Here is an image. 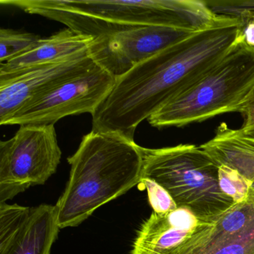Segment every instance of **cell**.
Here are the masks:
<instances>
[{
    "instance_id": "obj_11",
    "label": "cell",
    "mask_w": 254,
    "mask_h": 254,
    "mask_svg": "<svg viewBox=\"0 0 254 254\" xmlns=\"http://www.w3.org/2000/svg\"><path fill=\"white\" fill-rule=\"evenodd\" d=\"M96 65L87 56L40 66L0 82V126H5L14 114L37 98Z\"/></svg>"
},
{
    "instance_id": "obj_13",
    "label": "cell",
    "mask_w": 254,
    "mask_h": 254,
    "mask_svg": "<svg viewBox=\"0 0 254 254\" xmlns=\"http://www.w3.org/2000/svg\"><path fill=\"white\" fill-rule=\"evenodd\" d=\"M197 254H254V192L235 203L216 221V227Z\"/></svg>"
},
{
    "instance_id": "obj_17",
    "label": "cell",
    "mask_w": 254,
    "mask_h": 254,
    "mask_svg": "<svg viewBox=\"0 0 254 254\" xmlns=\"http://www.w3.org/2000/svg\"><path fill=\"white\" fill-rule=\"evenodd\" d=\"M141 184L146 189L148 200L154 212L166 213L178 209L170 194L161 186L148 178H142Z\"/></svg>"
},
{
    "instance_id": "obj_19",
    "label": "cell",
    "mask_w": 254,
    "mask_h": 254,
    "mask_svg": "<svg viewBox=\"0 0 254 254\" xmlns=\"http://www.w3.org/2000/svg\"><path fill=\"white\" fill-rule=\"evenodd\" d=\"M236 18L239 21L237 40L254 48V12L245 11Z\"/></svg>"
},
{
    "instance_id": "obj_16",
    "label": "cell",
    "mask_w": 254,
    "mask_h": 254,
    "mask_svg": "<svg viewBox=\"0 0 254 254\" xmlns=\"http://www.w3.org/2000/svg\"><path fill=\"white\" fill-rule=\"evenodd\" d=\"M218 181L221 191L231 197L235 203L248 198L251 184L237 171L224 165L218 166Z\"/></svg>"
},
{
    "instance_id": "obj_12",
    "label": "cell",
    "mask_w": 254,
    "mask_h": 254,
    "mask_svg": "<svg viewBox=\"0 0 254 254\" xmlns=\"http://www.w3.org/2000/svg\"><path fill=\"white\" fill-rule=\"evenodd\" d=\"M94 38L76 33L68 28L49 38H42L27 53L6 63L0 64V82L40 66L89 56L88 50Z\"/></svg>"
},
{
    "instance_id": "obj_14",
    "label": "cell",
    "mask_w": 254,
    "mask_h": 254,
    "mask_svg": "<svg viewBox=\"0 0 254 254\" xmlns=\"http://www.w3.org/2000/svg\"><path fill=\"white\" fill-rule=\"evenodd\" d=\"M200 147L218 166L224 165L239 172L249 181L254 192V137L223 123L214 137Z\"/></svg>"
},
{
    "instance_id": "obj_10",
    "label": "cell",
    "mask_w": 254,
    "mask_h": 254,
    "mask_svg": "<svg viewBox=\"0 0 254 254\" xmlns=\"http://www.w3.org/2000/svg\"><path fill=\"white\" fill-rule=\"evenodd\" d=\"M60 230L56 206L0 203V254H50Z\"/></svg>"
},
{
    "instance_id": "obj_3",
    "label": "cell",
    "mask_w": 254,
    "mask_h": 254,
    "mask_svg": "<svg viewBox=\"0 0 254 254\" xmlns=\"http://www.w3.org/2000/svg\"><path fill=\"white\" fill-rule=\"evenodd\" d=\"M76 33L96 38L122 29L160 26L198 32L217 19L204 0H1Z\"/></svg>"
},
{
    "instance_id": "obj_8",
    "label": "cell",
    "mask_w": 254,
    "mask_h": 254,
    "mask_svg": "<svg viewBox=\"0 0 254 254\" xmlns=\"http://www.w3.org/2000/svg\"><path fill=\"white\" fill-rule=\"evenodd\" d=\"M194 33L166 26L130 27L96 37L88 54L99 67L117 79Z\"/></svg>"
},
{
    "instance_id": "obj_2",
    "label": "cell",
    "mask_w": 254,
    "mask_h": 254,
    "mask_svg": "<svg viewBox=\"0 0 254 254\" xmlns=\"http://www.w3.org/2000/svg\"><path fill=\"white\" fill-rule=\"evenodd\" d=\"M67 160L69 180L56 204L60 229L80 225L142 178L141 146L118 133L92 130Z\"/></svg>"
},
{
    "instance_id": "obj_4",
    "label": "cell",
    "mask_w": 254,
    "mask_h": 254,
    "mask_svg": "<svg viewBox=\"0 0 254 254\" xmlns=\"http://www.w3.org/2000/svg\"><path fill=\"white\" fill-rule=\"evenodd\" d=\"M254 89V48L236 40L210 70L147 121L159 129L181 127L236 112Z\"/></svg>"
},
{
    "instance_id": "obj_15",
    "label": "cell",
    "mask_w": 254,
    "mask_h": 254,
    "mask_svg": "<svg viewBox=\"0 0 254 254\" xmlns=\"http://www.w3.org/2000/svg\"><path fill=\"white\" fill-rule=\"evenodd\" d=\"M43 38L13 29H0V62L6 63L35 47Z\"/></svg>"
},
{
    "instance_id": "obj_6",
    "label": "cell",
    "mask_w": 254,
    "mask_h": 254,
    "mask_svg": "<svg viewBox=\"0 0 254 254\" xmlns=\"http://www.w3.org/2000/svg\"><path fill=\"white\" fill-rule=\"evenodd\" d=\"M62 155L55 125L20 126L12 138L0 142V203L45 184Z\"/></svg>"
},
{
    "instance_id": "obj_20",
    "label": "cell",
    "mask_w": 254,
    "mask_h": 254,
    "mask_svg": "<svg viewBox=\"0 0 254 254\" xmlns=\"http://www.w3.org/2000/svg\"><path fill=\"white\" fill-rule=\"evenodd\" d=\"M252 136V137H254V135H253V136Z\"/></svg>"
},
{
    "instance_id": "obj_9",
    "label": "cell",
    "mask_w": 254,
    "mask_h": 254,
    "mask_svg": "<svg viewBox=\"0 0 254 254\" xmlns=\"http://www.w3.org/2000/svg\"><path fill=\"white\" fill-rule=\"evenodd\" d=\"M216 221L200 219L186 208L153 212L139 227L131 254H197L210 239Z\"/></svg>"
},
{
    "instance_id": "obj_5",
    "label": "cell",
    "mask_w": 254,
    "mask_h": 254,
    "mask_svg": "<svg viewBox=\"0 0 254 254\" xmlns=\"http://www.w3.org/2000/svg\"><path fill=\"white\" fill-rule=\"evenodd\" d=\"M142 178L161 186L178 208L214 222L235 204L221 191L218 166L200 146L181 144L161 148L141 147Z\"/></svg>"
},
{
    "instance_id": "obj_1",
    "label": "cell",
    "mask_w": 254,
    "mask_h": 254,
    "mask_svg": "<svg viewBox=\"0 0 254 254\" xmlns=\"http://www.w3.org/2000/svg\"><path fill=\"white\" fill-rule=\"evenodd\" d=\"M236 17L218 16L205 30L157 53L117 78L93 117V130L118 133L133 140L139 124L190 88L234 45Z\"/></svg>"
},
{
    "instance_id": "obj_7",
    "label": "cell",
    "mask_w": 254,
    "mask_h": 254,
    "mask_svg": "<svg viewBox=\"0 0 254 254\" xmlns=\"http://www.w3.org/2000/svg\"><path fill=\"white\" fill-rule=\"evenodd\" d=\"M116 81L117 78L96 65L28 104L5 126L55 125L68 116L93 115L111 93Z\"/></svg>"
},
{
    "instance_id": "obj_18",
    "label": "cell",
    "mask_w": 254,
    "mask_h": 254,
    "mask_svg": "<svg viewBox=\"0 0 254 254\" xmlns=\"http://www.w3.org/2000/svg\"><path fill=\"white\" fill-rule=\"evenodd\" d=\"M217 16L238 17L245 11L254 12V0H204Z\"/></svg>"
}]
</instances>
